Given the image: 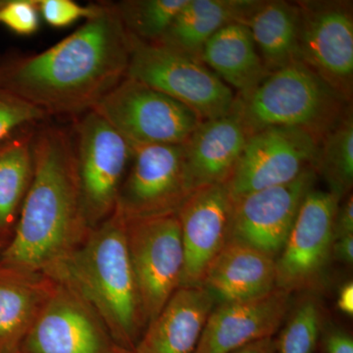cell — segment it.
Returning <instances> with one entry per match:
<instances>
[{
  "instance_id": "cell-1",
  "label": "cell",
  "mask_w": 353,
  "mask_h": 353,
  "mask_svg": "<svg viewBox=\"0 0 353 353\" xmlns=\"http://www.w3.org/2000/svg\"><path fill=\"white\" fill-rule=\"evenodd\" d=\"M131 38L113 3L48 50L0 63V87L46 115L81 116L127 77Z\"/></svg>"
},
{
  "instance_id": "cell-2",
  "label": "cell",
  "mask_w": 353,
  "mask_h": 353,
  "mask_svg": "<svg viewBox=\"0 0 353 353\" xmlns=\"http://www.w3.org/2000/svg\"><path fill=\"white\" fill-rule=\"evenodd\" d=\"M32 154L34 179L0 265L58 283L92 230L83 210L73 134L57 126L34 130Z\"/></svg>"
},
{
  "instance_id": "cell-3",
  "label": "cell",
  "mask_w": 353,
  "mask_h": 353,
  "mask_svg": "<svg viewBox=\"0 0 353 353\" xmlns=\"http://www.w3.org/2000/svg\"><path fill=\"white\" fill-rule=\"evenodd\" d=\"M58 283L75 290L94 309L116 345L134 350L148 320L128 252L125 219L117 210L92 230Z\"/></svg>"
},
{
  "instance_id": "cell-4",
  "label": "cell",
  "mask_w": 353,
  "mask_h": 353,
  "mask_svg": "<svg viewBox=\"0 0 353 353\" xmlns=\"http://www.w3.org/2000/svg\"><path fill=\"white\" fill-rule=\"evenodd\" d=\"M236 99L250 136L268 128H290L321 143L352 110V102L301 61L271 72L250 94Z\"/></svg>"
},
{
  "instance_id": "cell-5",
  "label": "cell",
  "mask_w": 353,
  "mask_h": 353,
  "mask_svg": "<svg viewBox=\"0 0 353 353\" xmlns=\"http://www.w3.org/2000/svg\"><path fill=\"white\" fill-rule=\"evenodd\" d=\"M130 38L127 77L168 95L202 121L220 117L233 108L234 90L201 61L159 44Z\"/></svg>"
},
{
  "instance_id": "cell-6",
  "label": "cell",
  "mask_w": 353,
  "mask_h": 353,
  "mask_svg": "<svg viewBox=\"0 0 353 353\" xmlns=\"http://www.w3.org/2000/svg\"><path fill=\"white\" fill-rule=\"evenodd\" d=\"M73 136L83 210L94 229L115 212L134 148L94 110L81 115Z\"/></svg>"
},
{
  "instance_id": "cell-7",
  "label": "cell",
  "mask_w": 353,
  "mask_h": 353,
  "mask_svg": "<svg viewBox=\"0 0 353 353\" xmlns=\"http://www.w3.org/2000/svg\"><path fill=\"white\" fill-rule=\"evenodd\" d=\"M92 110L132 145H183L201 123L168 95L126 77Z\"/></svg>"
},
{
  "instance_id": "cell-8",
  "label": "cell",
  "mask_w": 353,
  "mask_h": 353,
  "mask_svg": "<svg viewBox=\"0 0 353 353\" xmlns=\"http://www.w3.org/2000/svg\"><path fill=\"white\" fill-rule=\"evenodd\" d=\"M116 210L125 220L174 215L196 190L183 145H132Z\"/></svg>"
},
{
  "instance_id": "cell-9",
  "label": "cell",
  "mask_w": 353,
  "mask_h": 353,
  "mask_svg": "<svg viewBox=\"0 0 353 353\" xmlns=\"http://www.w3.org/2000/svg\"><path fill=\"white\" fill-rule=\"evenodd\" d=\"M128 252L148 324L181 287L183 248L176 214L125 220Z\"/></svg>"
},
{
  "instance_id": "cell-10",
  "label": "cell",
  "mask_w": 353,
  "mask_h": 353,
  "mask_svg": "<svg viewBox=\"0 0 353 353\" xmlns=\"http://www.w3.org/2000/svg\"><path fill=\"white\" fill-rule=\"evenodd\" d=\"M296 3L299 61L352 102V1L303 0Z\"/></svg>"
},
{
  "instance_id": "cell-11",
  "label": "cell",
  "mask_w": 353,
  "mask_h": 353,
  "mask_svg": "<svg viewBox=\"0 0 353 353\" xmlns=\"http://www.w3.org/2000/svg\"><path fill=\"white\" fill-rule=\"evenodd\" d=\"M341 199L313 188L304 197L284 248L276 259V287L294 292L318 285L332 259Z\"/></svg>"
},
{
  "instance_id": "cell-12",
  "label": "cell",
  "mask_w": 353,
  "mask_h": 353,
  "mask_svg": "<svg viewBox=\"0 0 353 353\" xmlns=\"http://www.w3.org/2000/svg\"><path fill=\"white\" fill-rule=\"evenodd\" d=\"M319 146V141L301 130L268 128L254 132L225 185L236 201L292 182L308 169H315Z\"/></svg>"
},
{
  "instance_id": "cell-13",
  "label": "cell",
  "mask_w": 353,
  "mask_h": 353,
  "mask_svg": "<svg viewBox=\"0 0 353 353\" xmlns=\"http://www.w3.org/2000/svg\"><path fill=\"white\" fill-rule=\"evenodd\" d=\"M115 345L94 309L75 290L57 283L20 353H109Z\"/></svg>"
},
{
  "instance_id": "cell-14",
  "label": "cell",
  "mask_w": 353,
  "mask_h": 353,
  "mask_svg": "<svg viewBox=\"0 0 353 353\" xmlns=\"http://www.w3.org/2000/svg\"><path fill=\"white\" fill-rule=\"evenodd\" d=\"M234 202L226 185H204L176 213L183 248L181 287H199L211 264L231 240Z\"/></svg>"
},
{
  "instance_id": "cell-15",
  "label": "cell",
  "mask_w": 353,
  "mask_h": 353,
  "mask_svg": "<svg viewBox=\"0 0 353 353\" xmlns=\"http://www.w3.org/2000/svg\"><path fill=\"white\" fill-rule=\"evenodd\" d=\"M318 175L308 169L292 182L252 192L234 203L231 240L277 259L284 248L304 197Z\"/></svg>"
},
{
  "instance_id": "cell-16",
  "label": "cell",
  "mask_w": 353,
  "mask_h": 353,
  "mask_svg": "<svg viewBox=\"0 0 353 353\" xmlns=\"http://www.w3.org/2000/svg\"><path fill=\"white\" fill-rule=\"evenodd\" d=\"M290 296L276 288L257 299L218 303L208 316L196 353H232L273 338L290 311Z\"/></svg>"
},
{
  "instance_id": "cell-17",
  "label": "cell",
  "mask_w": 353,
  "mask_h": 353,
  "mask_svg": "<svg viewBox=\"0 0 353 353\" xmlns=\"http://www.w3.org/2000/svg\"><path fill=\"white\" fill-rule=\"evenodd\" d=\"M250 134L238 99L229 112L201 121L183 143L185 165L194 189L225 185L232 176Z\"/></svg>"
},
{
  "instance_id": "cell-18",
  "label": "cell",
  "mask_w": 353,
  "mask_h": 353,
  "mask_svg": "<svg viewBox=\"0 0 353 353\" xmlns=\"http://www.w3.org/2000/svg\"><path fill=\"white\" fill-rule=\"evenodd\" d=\"M215 297L202 285L180 287L148 323L134 353H196Z\"/></svg>"
},
{
  "instance_id": "cell-19",
  "label": "cell",
  "mask_w": 353,
  "mask_h": 353,
  "mask_svg": "<svg viewBox=\"0 0 353 353\" xmlns=\"http://www.w3.org/2000/svg\"><path fill=\"white\" fill-rule=\"evenodd\" d=\"M276 277L275 259L230 240L211 264L202 287L219 303L248 301L276 289Z\"/></svg>"
},
{
  "instance_id": "cell-20",
  "label": "cell",
  "mask_w": 353,
  "mask_h": 353,
  "mask_svg": "<svg viewBox=\"0 0 353 353\" xmlns=\"http://www.w3.org/2000/svg\"><path fill=\"white\" fill-rule=\"evenodd\" d=\"M57 285L43 274L0 265V353H20L26 334Z\"/></svg>"
},
{
  "instance_id": "cell-21",
  "label": "cell",
  "mask_w": 353,
  "mask_h": 353,
  "mask_svg": "<svg viewBox=\"0 0 353 353\" xmlns=\"http://www.w3.org/2000/svg\"><path fill=\"white\" fill-rule=\"evenodd\" d=\"M201 60L238 97H245L270 74L245 24L234 22L219 30L204 46Z\"/></svg>"
},
{
  "instance_id": "cell-22",
  "label": "cell",
  "mask_w": 353,
  "mask_h": 353,
  "mask_svg": "<svg viewBox=\"0 0 353 353\" xmlns=\"http://www.w3.org/2000/svg\"><path fill=\"white\" fill-rule=\"evenodd\" d=\"M256 0H188L157 43L201 61L202 50L225 26L243 23Z\"/></svg>"
},
{
  "instance_id": "cell-23",
  "label": "cell",
  "mask_w": 353,
  "mask_h": 353,
  "mask_svg": "<svg viewBox=\"0 0 353 353\" xmlns=\"http://www.w3.org/2000/svg\"><path fill=\"white\" fill-rule=\"evenodd\" d=\"M243 24L250 30L270 73L299 61V9L296 1L256 0Z\"/></svg>"
},
{
  "instance_id": "cell-24",
  "label": "cell",
  "mask_w": 353,
  "mask_h": 353,
  "mask_svg": "<svg viewBox=\"0 0 353 353\" xmlns=\"http://www.w3.org/2000/svg\"><path fill=\"white\" fill-rule=\"evenodd\" d=\"M30 128L0 143V241L6 245L12 238L34 179V129Z\"/></svg>"
},
{
  "instance_id": "cell-25",
  "label": "cell",
  "mask_w": 353,
  "mask_h": 353,
  "mask_svg": "<svg viewBox=\"0 0 353 353\" xmlns=\"http://www.w3.org/2000/svg\"><path fill=\"white\" fill-rule=\"evenodd\" d=\"M316 173L323 176L329 192L339 199L352 192L353 185V111L323 138Z\"/></svg>"
},
{
  "instance_id": "cell-26",
  "label": "cell",
  "mask_w": 353,
  "mask_h": 353,
  "mask_svg": "<svg viewBox=\"0 0 353 353\" xmlns=\"http://www.w3.org/2000/svg\"><path fill=\"white\" fill-rule=\"evenodd\" d=\"M187 3L188 0H125L113 4L130 36L157 43Z\"/></svg>"
},
{
  "instance_id": "cell-27",
  "label": "cell",
  "mask_w": 353,
  "mask_h": 353,
  "mask_svg": "<svg viewBox=\"0 0 353 353\" xmlns=\"http://www.w3.org/2000/svg\"><path fill=\"white\" fill-rule=\"evenodd\" d=\"M322 325V309L318 301L312 297L303 299L290 312L276 341V353H314Z\"/></svg>"
},
{
  "instance_id": "cell-28",
  "label": "cell",
  "mask_w": 353,
  "mask_h": 353,
  "mask_svg": "<svg viewBox=\"0 0 353 353\" xmlns=\"http://www.w3.org/2000/svg\"><path fill=\"white\" fill-rule=\"evenodd\" d=\"M48 117L41 109L0 87V143Z\"/></svg>"
},
{
  "instance_id": "cell-29",
  "label": "cell",
  "mask_w": 353,
  "mask_h": 353,
  "mask_svg": "<svg viewBox=\"0 0 353 353\" xmlns=\"http://www.w3.org/2000/svg\"><path fill=\"white\" fill-rule=\"evenodd\" d=\"M39 15L57 29L69 27L81 19H90L101 11V4L82 6L74 0H38Z\"/></svg>"
},
{
  "instance_id": "cell-30",
  "label": "cell",
  "mask_w": 353,
  "mask_h": 353,
  "mask_svg": "<svg viewBox=\"0 0 353 353\" xmlns=\"http://www.w3.org/2000/svg\"><path fill=\"white\" fill-rule=\"evenodd\" d=\"M38 0H0V24L19 36H32L39 28Z\"/></svg>"
},
{
  "instance_id": "cell-31",
  "label": "cell",
  "mask_w": 353,
  "mask_h": 353,
  "mask_svg": "<svg viewBox=\"0 0 353 353\" xmlns=\"http://www.w3.org/2000/svg\"><path fill=\"white\" fill-rule=\"evenodd\" d=\"M334 240L353 234L352 192L341 199L336 209L334 225Z\"/></svg>"
},
{
  "instance_id": "cell-32",
  "label": "cell",
  "mask_w": 353,
  "mask_h": 353,
  "mask_svg": "<svg viewBox=\"0 0 353 353\" xmlns=\"http://www.w3.org/2000/svg\"><path fill=\"white\" fill-rule=\"evenodd\" d=\"M324 343L327 353H353L352 336L343 330H331Z\"/></svg>"
},
{
  "instance_id": "cell-33",
  "label": "cell",
  "mask_w": 353,
  "mask_h": 353,
  "mask_svg": "<svg viewBox=\"0 0 353 353\" xmlns=\"http://www.w3.org/2000/svg\"><path fill=\"white\" fill-rule=\"evenodd\" d=\"M332 257L345 264L353 262V234L334 240Z\"/></svg>"
},
{
  "instance_id": "cell-34",
  "label": "cell",
  "mask_w": 353,
  "mask_h": 353,
  "mask_svg": "<svg viewBox=\"0 0 353 353\" xmlns=\"http://www.w3.org/2000/svg\"><path fill=\"white\" fill-rule=\"evenodd\" d=\"M336 304L341 312L347 315L353 314V285L352 282L343 285L339 292Z\"/></svg>"
},
{
  "instance_id": "cell-35",
  "label": "cell",
  "mask_w": 353,
  "mask_h": 353,
  "mask_svg": "<svg viewBox=\"0 0 353 353\" xmlns=\"http://www.w3.org/2000/svg\"><path fill=\"white\" fill-rule=\"evenodd\" d=\"M232 353H276V341H274L273 338L265 339L245 345Z\"/></svg>"
},
{
  "instance_id": "cell-36",
  "label": "cell",
  "mask_w": 353,
  "mask_h": 353,
  "mask_svg": "<svg viewBox=\"0 0 353 353\" xmlns=\"http://www.w3.org/2000/svg\"><path fill=\"white\" fill-rule=\"evenodd\" d=\"M109 353H134V350H128V348L120 347V345H115L113 350Z\"/></svg>"
},
{
  "instance_id": "cell-37",
  "label": "cell",
  "mask_w": 353,
  "mask_h": 353,
  "mask_svg": "<svg viewBox=\"0 0 353 353\" xmlns=\"http://www.w3.org/2000/svg\"><path fill=\"white\" fill-rule=\"evenodd\" d=\"M6 245L0 241V256H1V253L3 252L4 248H6Z\"/></svg>"
}]
</instances>
